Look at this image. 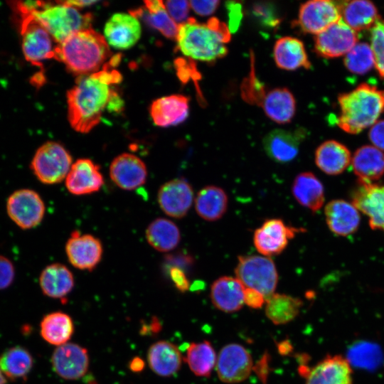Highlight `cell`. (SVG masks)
I'll list each match as a JSON object with an SVG mask.
<instances>
[{
  "label": "cell",
  "instance_id": "1",
  "mask_svg": "<svg viewBox=\"0 0 384 384\" xmlns=\"http://www.w3.org/2000/svg\"><path fill=\"white\" fill-rule=\"evenodd\" d=\"M111 89L96 72L79 76L67 92L68 119L77 132L87 133L97 125L105 110Z\"/></svg>",
  "mask_w": 384,
  "mask_h": 384
},
{
  "label": "cell",
  "instance_id": "2",
  "mask_svg": "<svg viewBox=\"0 0 384 384\" xmlns=\"http://www.w3.org/2000/svg\"><path fill=\"white\" fill-rule=\"evenodd\" d=\"M177 47L186 56L205 62H213L228 53L225 43L230 40L229 28L217 18L206 24L193 18L178 25Z\"/></svg>",
  "mask_w": 384,
  "mask_h": 384
},
{
  "label": "cell",
  "instance_id": "3",
  "mask_svg": "<svg viewBox=\"0 0 384 384\" xmlns=\"http://www.w3.org/2000/svg\"><path fill=\"white\" fill-rule=\"evenodd\" d=\"M105 37L90 28L76 32L55 48V58L73 74L87 75L96 73L110 57Z\"/></svg>",
  "mask_w": 384,
  "mask_h": 384
},
{
  "label": "cell",
  "instance_id": "4",
  "mask_svg": "<svg viewBox=\"0 0 384 384\" xmlns=\"http://www.w3.org/2000/svg\"><path fill=\"white\" fill-rule=\"evenodd\" d=\"M338 126L350 134H358L372 126L384 112V90L367 83L338 95Z\"/></svg>",
  "mask_w": 384,
  "mask_h": 384
},
{
  "label": "cell",
  "instance_id": "5",
  "mask_svg": "<svg viewBox=\"0 0 384 384\" xmlns=\"http://www.w3.org/2000/svg\"><path fill=\"white\" fill-rule=\"evenodd\" d=\"M58 4H47L33 12V16L48 32L58 44L72 34L90 29L92 20L90 14H82L78 9L57 1Z\"/></svg>",
  "mask_w": 384,
  "mask_h": 384
},
{
  "label": "cell",
  "instance_id": "6",
  "mask_svg": "<svg viewBox=\"0 0 384 384\" xmlns=\"http://www.w3.org/2000/svg\"><path fill=\"white\" fill-rule=\"evenodd\" d=\"M235 273L245 288L260 292L268 299L274 294L278 274L273 260L265 256H239Z\"/></svg>",
  "mask_w": 384,
  "mask_h": 384
},
{
  "label": "cell",
  "instance_id": "7",
  "mask_svg": "<svg viewBox=\"0 0 384 384\" xmlns=\"http://www.w3.org/2000/svg\"><path fill=\"white\" fill-rule=\"evenodd\" d=\"M71 166L72 157L64 146L55 142H48L37 149L31 169L41 183L51 185L65 178Z\"/></svg>",
  "mask_w": 384,
  "mask_h": 384
},
{
  "label": "cell",
  "instance_id": "8",
  "mask_svg": "<svg viewBox=\"0 0 384 384\" xmlns=\"http://www.w3.org/2000/svg\"><path fill=\"white\" fill-rule=\"evenodd\" d=\"M22 50L26 60L38 65L41 61L55 58L53 39L32 15L21 18Z\"/></svg>",
  "mask_w": 384,
  "mask_h": 384
},
{
  "label": "cell",
  "instance_id": "9",
  "mask_svg": "<svg viewBox=\"0 0 384 384\" xmlns=\"http://www.w3.org/2000/svg\"><path fill=\"white\" fill-rule=\"evenodd\" d=\"M10 218L21 228L31 229L41 223L45 214V204L33 190L23 188L10 195L6 203Z\"/></svg>",
  "mask_w": 384,
  "mask_h": 384
},
{
  "label": "cell",
  "instance_id": "10",
  "mask_svg": "<svg viewBox=\"0 0 384 384\" xmlns=\"http://www.w3.org/2000/svg\"><path fill=\"white\" fill-rule=\"evenodd\" d=\"M220 380L226 383H238L246 380L253 370L249 351L238 343H230L220 350L216 361Z\"/></svg>",
  "mask_w": 384,
  "mask_h": 384
},
{
  "label": "cell",
  "instance_id": "11",
  "mask_svg": "<svg viewBox=\"0 0 384 384\" xmlns=\"http://www.w3.org/2000/svg\"><path fill=\"white\" fill-rule=\"evenodd\" d=\"M351 197L353 205L368 218L370 228L384 233V184L358 181Z\"/></svg>",
  "mask_w": 384,
  "mask_h": 384
},
{
  "label": "cell",
  "instance_id": "12",
  "mask_svg": "<svg viewBox=\"0 0 384 384\" xmlns=\"http://www.w3.org/2000/svg\"><path fill=\"white\" fill-rule=\"evenodd\" d=\"M358 43V36L342 18L333 23L314 38L316 53L326 58L346 55Z\"/></svg>",
  "mask_w": 384,
  "mask_h": 384
},
{
  "label": "cell",
  "instance_id": "13",
  "mask_svg": "<svg viewBox=\"0 0 384 384\" xmlns=\"http://www.w3.org/2000/svg\"><path fill=\"white\" fill-rule=\"evenodd\" d=\"M300 231L303 232L304 229L288 226L281 219H268L255 230L254 245L263 256L277 255L287 247L289 240Z\"/></svg>",
  "mask_w": 384,
  "mask_h": 384
},
{
  "label": "cell",
  "instance_id": "14",
  "mask_svg": "<svg viewBox=\"0 0 384 384\" xmlns=\"http://www.w3.org/2000/svg\"><path fill=\"white\" fill-rule=\"evenodd\" d=\"M341 18L336 1L314 0L301 5L297 24L304 33L317 35Z\"/></svg>",
  "mask_w": 384,
  "mask_h": 384
},
{
  "label": "cell",
  "instance_id": "15",
  "mask_svg": "<svg viewBox=\"0 0 384 384\" xmlns=\"http://www.w3.org/2000/svg\"><path fill=\"white\" fill-rule=\"evenodd\" d=\"M65 252L73 267L92 271L101 261L103 247L101 241L96 237L74 230L66 242Z\"/></svg>",
  "mask_w": 384,
  "mask_h": 384
},
{
  "label": "cell",
  "instance_id": "16",
  "mask_svg": "<svg viewBox=\"0 0 384 384\" xmlns=\"http://www.w3.org/2000/svg\"><path fill=\"white\" fill-rule=\"evenodd\" d=\"M157 201L161 209L167 215L181 218L187 214L193 203V190L185 179H172L160 187Z\"/></svg>",
  "mask_w": 384,
  "mask_h": 384
},
{
  "label": "cell",
  "instance_id": "17",
  "mask_svg": "<svg viewBox=\"0 0 384 384\" xmlns=\"http://www.w3.org/2000/svg\"><path fill=\"white\" fill-rule=\"evenodd\" d=\"M55 372L66 380H76L87 371L89 356L86 348L73 343L58 346L52 356Z\"/></svg>",
  "mask_w": 384,
  "mask_h": 384
},
{
  "label": "cell",
  "instance_id": "18",
  "mask_svg": "<svg viewBox=\"0 0 384 384\" xmlns=\"http://www.w3.org/2000/svg\"><path fill=\"white\" fill-rule=\"evenodd\" d=\"M110 176L120 188L132 191L142 186L147 178V169L138 156L124 153L115 157L110 166Z\"/></svg>",
  "mask_w": 384,
  "mask_h": 384
},
{
  "label": "cell",
  "instance_id": "19",
  "mask_svg": "<svg viewBox=\"0 0 384 384\" xmlns=\"http://www.w3.org/2000/svg\"><path fill=\"white\" fill-rule=\"evenodd\" d=\"M103 183L100 166L89 159H80L73 163L65 178L68 191L75 196L97 192Z\"/></svg>",
  "mask_w": 384,
  "mask_h": 384
},
{
  "label": "cell",
  "instance_id": "20",
  "mask_svg": "<svg viewBox=\"0 0 384 384\" xmlns=\"http://www.w3.org/2000/svg\"><path fill=\"white\" fill-rule=\"evenodd\" d=\"M141 25L137 17L131 14H113L106 22L105 38L112 47L125 50L130 48L139 41Z\"/></svg>",
  "mask_w": 384,
  "mask_h": 384
},
{
  "label": "cell",
  "instance_id": "21",
  "mask_svg": "<svg viewBox=\"0 0 384 384\" xmlns=\"http://www.w3.org/2000/svg\"><path fill=\"white\" fill-rule=\"evenodd\" d=\"M305 384H353L350 362L341 355L327 356L310 369Z\"/></svg>",
  "mask_w": 384,
  "mask_h": 384
},
{
  "label": "cell",
  "instance_id": "22",
  "mask_svg": "<svg viewBox=\"0 0 384 384\" xmlns=\"http://www.w3.org/2000/svg\"><path fill=\"white\" fill-rule=\"evenodd\" d=\"M304 137V131L276 129L270 132L263 139L266 154L278 163H288L298 154L299 147Z\"/></svg>",
  "mask_w": 384,
  "mask_h": 384
},
{
  "label": "cell",
  "instance_id": "23",
  "mask_svg": "<svg viewBox=\"0 0 384 384\" xmlns=\"http://www.w3.org/2000/svg\"><path fill=\"white\" fill-rule=\"evenodd\" d=\"M326 224L330 230L339 236H348L356 233L360 225L358 209L346 201L332 200L324 208Z\"/></svg>",
  "mask_w": 384,
  "mask_h": 384
},
{
  "label": "cell",
  "instance_id": "24",
  "mask_svg": "<svg viewBox=\"0 0 384 384\" xmlns=\"http://www.w3.org/2000/svg\"><path fill=\"white\" fill-rule=\"evenodd\" d=\"M245 289L244 285L237 278L229 276L219 277L213 282L210 287L212 303L223 312L237 311L244 304Z\"/></svg>",
  "mask_w": 384,
  "mask_h": 384
},
{
  "label": "cell",
  "instance_id": "25",
  "mask_svg": "<svg viewBox=\"0 0 384 384\" xmlns=\"http://www.w3.org/2000/svg\"><path fill=\"white\" fill-rule=\"evenodd\" d=\"M189 99L181 95H172L154 100L150 110L154 124L159 127L176 125L188 114Z\"/></svg>",
  "mask_w": 384,
  "mask_h": 384
},
{
  "label": "cell",
  "instance_id": "26",
  "mask_svg": "<svg viewBox=\"0 0 384 384\" xmlns=\"http://www.w3.org/2000/svg\"><path fill=\"white\" fill-rule=\"evenodd\" d=\"M351 164L358 181L374 183L384 174V154L373 146L358 148L352 156Z\"/></svg>",
  "mask_w": 384,
  "mask_h": 384
},
{
  "label": "cell",
  "instance_id": "27",
  "mask_svg": "<svg viewBox=\"0 0 384 384\" xmlns=\"http://www.w3.org/2000/svg\"><path fill=\"white\" fill-rule=\"evenodd\" d=\"M351 159L348 149L335 140L323 142L315 151L316 166L323 172L331 176L343 173L349 166Z\"/></svg>",
  "mask_w": 384,
  "mask_h": 384
},
{
  "label": "cell",
  "instance_id": "28",
  "mask_svg": "<svg viewBox=\"0 0 384 384\" xmlns=\"http://www.w3.org/2000/svg\"><path fill=\"white\" fill-rule=\"evenodd\" d=\"M337 4L341 18L356 32L371 28L380 20L376 6L370 1H346Z\"/></svg>",
  "mask_w": 384,
  "mask_h": 384
},
{
  "label": "cell",
  "instance_id": "29",
  "mask_svg": "<svg viewBox=\"0 0 384 384\" xmlns=\"http://www.w3.org/2000/svg\"><path fill=\"white\" fill-rule=\"evenodd\" d=\"M39 284L43 293L54 299H65L74 287V277L64 265L53 263L41 273Z\"/></svg>",
  "mask_w": 384,
  "mask_h": 384
},
{
  "label": "cell",
  "instance_id": "30",
  "mask_svg": "<svg viewBox=\"0 0 384 384\" xmlns=\"http://www.w3.org/2000/svg\"><path fill=\"white\" fill-rule=\"evenodd\" d=\"M273 55L277 67L284 70L309 69L311 67L304 43L294 37L278 39L274 46Z\"/></svg>",
  "mask_w": 384,
  "mask_h": 384
},
{
  "label": "cell",
  "instance_id": "31",
  "mask_svg": "<svg viewBox=\"0 0 384 384\" xmlns=\"http://www.w3.org/2000/svg\"><path fill=\"white\" fill-rule=\"evenodd\" d=\"M292 194L302 206L315 213L324 203V189L320 180L311 172H302L294 180Z\"/></svg>",
  "mask_w": 384,
  "mask_h": 384
},
{
  "label": "cell",
  "instance_id": "32",
  "mask_svg": "<svg viewBox=\"0 0 384 384\" xmlns=\"http://www.w3.org/2000/svg\"><path fill=\"white\" fill-rule=\"evenodd\" d=\"M148 362L151 369L160 376H171L181 368L182 357L174 343L159 341L152 344L148 351Z\"/></svg>",
  "mask_w": 384,
  "mask_h": 384
},
{
  "label": "cell",
  "instance_id": "33",
  "mask_svg": "<svg viewBox=\"0 0 384 384\" xmlns=\"http://www.w3.org/2000/svg\"><path fill=\"white\" fill-rule=\"evenodd\" d=\"M129 14L137 18L141 16L150 26L158 30L165 37L176 39L178 25L169 15L164 1H145L144 8L129 11Z\"/></svg>",
  "mask_w": 384,
  "mask_h": 384
},
{
  "label": "cell",
  "instance_id": "34",
  "mask_svg": "<svg viewBox=\"0 0 384 384\" xmlns=\"http://www.w3.org/2000/svg\"><path fill=\"white\" fill-rule=\"evenodd\" d=\"M228 198L225 191L216 186H207L201 189L195 199L197 214L207 221H215L227 210Z\"/></svg>",
  "mask_w": 384,
  "mask_h": 384
},
{
  "label": "cell",
  "instance_id": "35",
  "mask_svg": "<svg viewBox=\"0 0 384 384\" xmlns=\"http://www.w3.org/2000/svg\"><path fill=\"white\" fill-rule=\"evenodd\" d=\"M262 102L266 115L278 124L289 123L294 116L296 101L287 88L272 90Z\"/></svg>",
  "mask_w": 384,
  "mask_h": 384
},
{
  "label": "cell",
  "instance_id": "36",
  "mask_svg": "<svg viewBox=\"0 0 384 384\" xmlns=\"http://www.w3.org/2000/svg\"><path fill=\"white\" fill-rule=\"evenodd\" d=\"M146 238L148 243L156 250L169 252L178 245L181 233L174 222L167 218H158L148 225Z\"/></svg>",
  "mask_w": 384,
  "mask_h": 384
},
{
  "label": "cell",
  "instance_id": "37",
  "mask_svg": "<svg viewBox=\"0 0 384 384\" xmlns=\"http://www.w3.org/2000/svg\"><path fill=\"white\" fill-rule=\"evenodd\" d=\"M33 365L31 354L21 346L9 348L0 356V369L12 381L25 380Z\"/></svg>",
  "mask_w": 384,
  "mask_h": 384
},
{
  "label": "cell",
  "instance_id": "38",
  "mask_svg": "<svg viewBox=\"0 0 384 384\" xmlns=\"http://www.w3.org/2000/svg\"><path fill=\"white\" fill-rule=\"evenodd\" d=\"M41 335L50 344L61 346L71 338L74 326L69 315L56 311L46 315L40 324Z\"/></svg>",
  "mask_w": 384,
  "mask_h": 384
},
{
  "label": "cell",
  "instance_id": "39",
  "mask_svg": "<svg viewBox=\"0 0 384 384\" xmlns=\"http://www.w3.org/2000/svg\"><path fill=\"white\" fill-rule=\"evenodd\" d=\"M302 301L284 294L274 293L265 302L267 317L274 324H286L297 317Z\"/></svg>",
  "mask_w": 384,
  "mask_h": 384
},
{
  "label": "cell",
  "instance_id": "40",
  "mask_svg": "<svg viewBox=\"0 0 384 384\" xmlns=\"http://www.w3.org/2000/svg\"><path fill=\"white\" fill-rule=\"evenodd\" d=\"M186 362L198 376L208 377L216 365V354L208 341L191 343L186 351Z\"/></svg>",
  "mask_w": 384,
  "mask_h": 384
},
{
  "label": "cell",
  "instance_id": "41",
  "mask_svg": "<svg viewBox=\"0 0 384 384\" xmlns=\"http://www.w3.org/2000/svg\"><path fill=\"white\" fill-rule=\"evenodd\" d=\"M343 62L346 68L353 73L363 75L368 73L375 66L370 46L358 43L345 55Z\"/></svg>",
  "mask_w": 384,
  "mask_h": 384
},
{
  "label": "cell",
  "instance_id": "42",
  "mask_svg": "<svg viewBox=\"0 0 384 384\" xmlns=\"http://www.w3.org/2000/svg\"><path fill=\"white\" fill-rule=\"evenodd\" d=\"M250 13L255 21L265 28L274 29L282 21L276 6L272 2L254 3L251 6Z\"/></svg>",
  "mask_w": 384,
  "mask_h": 384
},
{
  "label": "cell",
  "instance_id": "43",
  "mask_svg": "<svg viewBox=\"0 0 384 384\" xmlns=\"http://www.w3.org/2000/svg\"><path fill=\"white\" fill-rule=\"evenodd\" d=\"M370 48L375 67L384 80V21L380 19L370 28Z\"/></svg>",
  "mask_w": 384,
  "mask_h": 384
},
{
  "label": "cell",
  "instance_id": "44",
  "mask_svg": "<svg viewBox=\"0 0 384 384\" xmlns=\"http://www.w3.org/2000/svg\"><path fill=\"white\" fill-rule=\"evenodd\" d=\"M166 11L176 22L183 23L188 19L190 4L187 1H166L164 2Z\"/></svg>",
  "mask_w": 384,
  "mask_h": 384
},
{
  "label": "cell",
  "instance_id": "45",
  "mask_svg": "<svg viewBox=\"0 0 384 384\" xmlns=\"http://www.w3.org/2000/svg\"><path fill=\"white\" fill-rule=\"evenodd\" d=\"M14 277L15 269L13 263L7 257L0 255V290L9 287Z\"/></svg>",
  "mask_w": 384,
  "mask_h": 384
},
{
  "label": "cell",
  "instance_id": "46",
  "mask_svg": "<svg viewBox=\"0 0 384 384\" xmlns=\"http://www.w3.org/2000/svg\"><path fill=\"white\" fill-rule=\"evenodd\" d=\"M226 8L229 20V30L232 33H235L238 29L242 18V5L236 1H227Z\"/></svg>",
  "mask_w": 384,
  "mask_h": 384
},
{
  "label": "cell",
  "instance_id": "47",
  "mask_svg": "<svg viewBox=\"0 0 384 384\" xmlns=\"http://www.w3.org/2000/svg\"><path fill=\"white\" fill-rule=\"evenodd\" d=\"M169 274L178 290L185 292L189 289V280L186 272L181 267L171 266L169 270Z\"/></svg>",
  "mask_w": 384,
  "mask_h": 384
},
{
  "label": "cell",
  "instance_id": "48",
  "mask_svg": "<svg viewBox=\"0 0 384 384\" xmlns=\"http://www.w3.org/2000/svg\"><path fill=\"white\" fill-rule=\"evenodd\" d=\"M368 137L373 146L384 150V119L378 120L371 126Z\"/></svg>",
  "mask_w": 384,
  "mask_h": 384
},
{
  "label": "cell",
  "instance_id": "49",
  "mask_svg": "<svg viewBox=\"0 0 384 384\" xmlns=\"http://www.w3.org/2000/svg\"><path fill=\"white\" fill-rule=\"evenodd\" d=\"M190 7L199 16H206L213 14L217 9L218 1H191Z\"/></svg>",
  "mask_w": 384,
  "mask_h": 384
},
{
  "label": "cell",
  "instance_id": "50",
  "mask_svg": "<svg viewBox=\"0 0 384 384\" xmlns=\"http://www.w3.org/2000/svg\"><path fill=\"white\" fill-rule=\"evenodd\" d=\"M265 297L258 291L245 288L244 292V304L252 309H260L265 304Z\"/></svg>",
  "mask_w": 384,
  "mask_h": 384
},
{
  "label": "cell",
  "instance_id": "51",
  "mask_svg": "<svg viewBox=\"0 0 384 384\" xmlns=\"http://www.w3.org/2000/svg\"><path fill=\"white\" fill-rule=\"evenodd\" d=\"M124 102L118 93L111 90L106 108L110 112H119L122 110Z\"/></svg>",
  "mask_w": 384,
  "mask_h": 384
},
{
  "label": "cell",
  "instance_id": "52",
  "mask_svg": "<svg viewBox=\"0 0 384 384\" xmlns=\"http://www.w3.org/2000/svg\"><path fill=\"white\" fill-rule=\"evenodd\" d=\"M267 355H264V356L262 358V359L260 361V362L257 363L256 367V371L257 374L259 375L258 377L260 378L262 381H266L267 380V375L268 372V362H267Z\"/></svg>",
  "mask_w": 384,
  "mask_h": 384
},
{
  "label": "cell",
  "instance_id": "53",
  "mask_svg": "<svg viewBox=\"0 0 384 384\" xmlns=\"http://www.w3.org/2000/svg\"><path fill=\"white\" fill-rule=\"evenodd\" d=\"M144 361L140 357L133 358L129 363V369L134 373H139L142 371L144 368Z\"/></svg>",
  "mask_w": 384,
  "mask_h": 384
},
{
  "label": "cell",
  "instance_id": "54",
  "mask_svg": "<svg viewBox=\"0 0 384 384\" xmlns=\"http://www.w3.org/2000/svg\"><path fill=\"white\" fill-rule=\"evenodd\" d=\"M63 4H67L68 6L75 7V8H80V7H84L90 6L92 4H94L97 3L96 1H63Z\"/></svg>",
  "mask_w": 384,
  "mask_h": 384
},
{
  "label": "cell",
  "instance_id": "55",
  "mask_svg": "<svg viewBox=\"0 0 384 384\" xmlns=\"http://www.w3.org/2000/svg\"><path fill=\"white\" fill-rule=\"evenodd\" d=\"M279 352L282 354L288 353V352L292 349V346L288 342H282L279 346Z\"/></svg>",
  "mask_w": 384,
  "mask_h": 384
},
{
  "label": "cell",
  "instance_id": "56",
  "mask_svg": "<svg viewBox=\"0 0 384 384\" xmlns=\"http://www.w3.org/2000/svg\"><path fill=\"white\" fill-rule=\"evenodd\" d=\"M6 377L4 376V375L3 374V373L1 372L0 369V384H6Z\"/></svg>",
  "mask_w": 384,
  "mask_h": 384
}]
</instances>
